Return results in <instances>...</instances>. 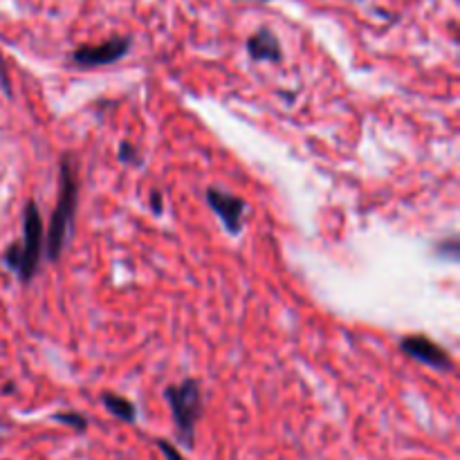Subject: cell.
I'll return each mask as SVG.
<instances>
[{
	"instance_id": "9a60e30c",
	"label": "cell",
	"mask_w": 460,
	"mask_h": 460,
	"mask_svg": "<svg viewBox=\"0 0 460 460\" xmlns=\"http://www.w3.org/2000/svg\"><path fill=\"white\" fill-rule=\"evenodd\" d=\"M254 3H270V0H254Z\"/></svg>"
},
{
	"instance_id": "4fadbf2b",
	"label": "cell",
	"mask_w": 460,
	"mask_h": 460,
	"mask_svg": "<svg viewBox=\"0 0 460 460\" xmlns=\"http://www.w3.org/2000/svg\"><path fill=\"white\" fill-rule=\"evenodd\" d=\"M148 202H151V211L155 216H160L162 211H164V198H162L160 191H153L151 200H148Z\"/></svg>"
},
{
	"instance_id": "277c9868",
	"label": "cell",
	"mask_w": 460,
	"mask_h": 460,
	"mask_svg": "<svg viewBox=\"0 0 460 460\" xmlns=\"http://www.w3.org/2000/svg\"><path fill=\"white\" fill-rule=\"evenodd\" d=\"M133 39L130 36H111V39L102 40L94 45H79L72 52V61L81 67H103L117 63L128 54Z\"/></svg>"
},
{
	"instance_id": "ba28073f",
	"label": "cell",
	"mask_w": 460,
	"mask_h": 460,
	"mask_svg": "<svg viewBox=\"0 0 460 460\" xmlns=\"http://www.w3.org/2000/svg\"><path fill=\"white\" fill-rule=\"evenodd\" d=\"M102 404L106 407V411L111 413V416L117 418V420L128 422V425H133V422L137 420V407H135L128 398H124V395L106 391V394H102Z\"/></svg>"
},
{
	"instance_id": "7a4b0ae2",
	"label": "cell",
	"mask_w": 460,
	"mask_h": 460,
	"mask_svg": "<svg viewBox=\"0 0 460 460\" xmlns=\"http://www.w3.org/2000/svg\"><path fill=\"white\" fill-rule=\"evenodd\" d=\"M164 400L171 409V416H173L178 443L191 449L196 445V425L205 411L200 382L187 377L180 385H169L164 389Z\"/></svg>"
},
{
	"instance_id": "5b68a950",
	"label": "cell",
	"mask_w": 460,
	"mask_h": 460,
	"mask_svg": "<svg viewBox=\"0 0 460 460\" xmlns=\"http://www.w3.org/2000/svg\"><path fill=\"white\" fill-rule=\"evenodd\" d=\"M400 350H402L407 358L416 359V362L425 364V367L434 368L438 373H449L454 371L452 355L443 349L440 344H436L434 340H429L427 335H404L400 340Z\"/></svg>"
},
{
	"instance_id": "8992f818",
	"label": "cell",
	"mask_w": 460,
	"mask_h": 460,
	"mask_svg": "<svg viewBox=\"0 0 460 460\" xmlns=\"http://www.w3.org/2000/svg\"><path fill=\"white\" fill-rule=\"evenodd\" d=\"M207 205L214 209V214L218 216L223 227L227 229L232 236H238L243 229V218H245V200L234 193L223 191L218 187H209L205 191Z\"/></svg>"
},
{
	"instance_id": "3957f363",
	"label": "cell",
	"mask_w": 460,
	"mask_h": 460,
	"mask_svg": "<svg viewBox=\"0 0 460 460\" xmlns=\"http://www.w3.org/2000/svg\"><path fill=\"white\" fill-rule=\"evenodd\" d=\"M43 218H40L39 205L34 200L25 202L22 209V241L18 243L21 250V268H18L16 277L21 283H30L34 279L36 270H39V261L43 256Z\"/></svg>"
},
{
	"instance_id": "9c48e42d",
	"label": "cell",
	"mask_w": 460,
	"mask_h": 460,
	"mask_svg": "<svg viewBox=\"0 0 460 460\" xmlns=\"http://www.w3.org/2000/svg\"><path fill=\"white\" fill-rule=\"evenodd\" d=\"M54 420L61 422V425L66 427H72L75 431H79V434H84L85 429H88V418L81 416V413L76 411H66V413H54Z\"/></svg>"
},
{
	"instance_id": "7c38bea8",
	"label": "cell",
	"mask_w": 460,
	"mask_h": 460,
	"mask_svg": "<svg viewBox=\"0 0 460 460\" xmlns=\"http://www.w3.org/2000/svg\"><path fill=\"white\" fill-rule=\"evenodd\" d=\"M155 445H157V449H160V452H162V456H164L166 460H187V458L182 456V454L178 452V447H175L173 443H169V440L160 438Z\"/></svg>"
},
{
	"instance_id": "30bf717a",
	"label": "cell",
	"mask_w": 460,
	"mask_h": 460,
	"mask_svg": "<svg viewBox=\"0 0 460 460\" xmlns=\"http://www.w3.org/2000/svg\"><path fill=\"white\" fill-rule=\"evenodd\" d=\"M436 254L443 256V259L452 261V263H458V256H460V241L456 234L447 238L443 243H436Z\"/></svg>"
},
{
	"instance_id": "5bb4252c",
	"label": "cell",
	"mask_w": 460,
	"mask_h": 460,
	"mask_svg": "<svg viewBox=\"0 0 460 460\" xmlns=\"http://www.w3.org/2000/svg\"><path fill=\"white\" fill-rule=\"evenodd\" d=\"M0 84H3V90L7 97H12V90H9V79H7V72H4V61L0 58Z\"/></svg>"
},
{
	"instance_id": "6da1fadb",
	"label": "cell",
	"mask_w": 460,
	"mask_h": 460,
	"mask_svg": "<svg viewBox=\"0 0 460 460\" xmlns=\"http://www.w3.org/2000/svg\"><path fill=\"white\" fill-rule=\"evenodd\" d=\"M76 200H79V182H76L75 169H72L70 157L63 155L61 164H58V198L57 207L52 211L48 227V238L43 241L45 256L52 263L61 259L66 243L70 238L72 223H75L76 214Z\"/></svg>"
},
{
	"instance_id": "52a82bcc",
	"label": "cell",
	"mask_w": 460,
	"mask_h": 460,
	"mask_svg": "<svg viewBox=\"0 0 460 460\" xmlns=\"http://www.w3.org/2000/svg\"><path fill=\"white\" fill-rule=\"evenodd\" d=\"M245 49L252 61L261 63H281L283 49L281 40L270 27H259L250 39L245 40Z\"/></svg>"
},
{
	"instance_id": "8fae6325",
	"label": "cell",
	"mask_w": 460,
	"mask_h": 460,
	"mask_svg": "<svg viewBox=\"0 0 460 460\" xmlns=\"http://www.w3.org/2000/svg\"><path fill=\"white\" fill-rule=\"evenodd\" d=\"M117 155H119V162H124V164H130V166H137L139 162H142V160H139L137 146H135V144H130V142H121Z\"/></svg>"
}]
</instances>
